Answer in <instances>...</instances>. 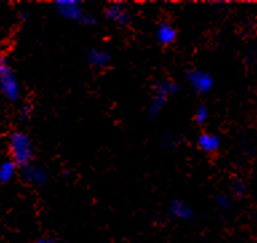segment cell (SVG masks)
Instances as JSON below:
<instances>
[{
    "label": "cell",
    "instance_id": "obj_1",
    "mask_svg": "<svg viewBox=\"0 0 257 243\" xmlns=\"http://www.w3.org/2000/svg\"><path fill=\"white\" fill-rule=\"evenodd\" d=\"M8 148H10V154H11V160L16 166L23 167L26 164L32 163L34 143H32L30 135H27L26 132H12L8 139Z\"/></svg>",
    "mask_w": 257,
    "mask_h": 243
},
{
    "label": "cell",
    "instance_id": "obj_2",
    "mask_svg": "<svg viewBox=\"0 0 257 243\" xmlns=\"http://www.w3.org/2000/svg\"><path fill=\"white\" fill-rule=\"evenodd\" d=\"M178 90H180V87L170 80H162L160 83H157L154 91H153L152 102L148 107V115L150 118H157L160 115V112L162 111V108L165 107V104L168 102L169 96L173 95Z\"/></svg>",
    "mask_w": 257,
    "mask_h": 243
},
{
    "label": "cell",
    "instance_id": "obj_3",
    "mask_svg": "<svg viewBox=\"0 0 257 243\" xmlns=\"http://www.w3.org/2000/svg\"><path fill=\"white\" fill-rule=\"evenodd\" d=\"M0 92L10 102H16L20 99V84L15 72L8 67L7 64L0 70Z\"/></svg>",
    "mask_w": 257,
    "mask_h": 243
},
{
    "label": "cell",
    "instance_id": "obj_4",
    "mask_svg": "<svg viewBox=\"0 0 257 243\" xmlns=\"http://www.w3.org/2000/svg\"><path fill=\"white\" fill-rule=\"evenodd\" d=\"M56 11L62 18L67 20H72V22H79L82 23V20L86 16L82 3L78 0H56L55 2Z\"/></svg>",
    "mask_w": 257,
    "mask_h": 243
},
{
    "label": "cell",
    "instance_id": "obj_5",
    "mask_svg": "<svg viewBox=\"0 0 257 243\" xmlns=\"http://www.w3.org/2000/svg\"><path fill=\"white\" fill-rule=\"evenodd\" d=\"M189 86L193 88V91L204 95L209 92L213 87V78L210 74L206 71H200V70H193L186 75Z\"/></svg>",
    "mask_w": 257,
    "mask_h": 243
},
{
    "label": "cell",
    "instance_id": "obj_6",
    "mask_svg": "<svg viewBox=\"0 0 257 243\" xmlns=\"http://www.w3.org/2000/svg\"><path fill=\"white\" fill-rule=\"evenodd\" d=\"M22 178L26 183L32 186H43L48 179L47 171L42 166L35 163H28L22 167Z\"/></svg>",
    "mask_w": 257,
    "mask_h": 243
},
{
    "label": "cell",
    "instance_id": "obj_7",
    "mask_svg": "<svg viewBox=\"0 0 257 243\" xmlns=\"http://www.w3.org/2000/svg\"><path fill=\"white\" fill-rule=\"evenodd\" d=\"M104 15L108 20H111L119 26H127L132 22V16L123 3H111L106 8Z\"/></svg>",
    "mask_w": 257,
    "mask_h": 243
},
{
    "label": "cell",
    "instance_id": "obj_8",
    "mask_svg": "<svg viewBox=\"0 0 257 243\" xmlns=\"http://www.w3.org/2000/svg\"><path fill=\"white\" fill-rule=\"evenodd\" d=\"M86 59H87L88 66L95 68V70H103V68H106L108 64L111 63L110 52L103 50V48L94 47L91 50H88Z\"/></svg>",
    "mask_w": 257,
    "mask_h": 243
},
{
    "label": "cell",
    "instance_id": "obj_9",
    "mask_svg": "<svg viewBox=\"0 0 257 243\" xmlns=\"http://www.w3.org/2000/svg\"><path fill=\"white\" fill-rule=\"evenodd\" d=\"M197 146L200 150H202L206 154H214L220 150L221 140L216 134H210V132H204L198 136L197 139Z\"/></svg>",
    "mask_w": 257,
    "mask_h": 243
},
{
    "label": "cell",
    "instance_id": "obj_10",
    "mask_svg": "<svg viewBox=\"0 0 257 243\" xmlns=\"http://www.w3.org/2000/svg\"><path fill=\"white\" fill-rule=\"evenodd\" d=\"M176 39L177 31L172 24L165 22V23H161L158 26V28H157V40H158V43H161L162 46H169V44L174 43Z\"/></svg>",
    "mask_w": 257,
    "mask_h": 243
},
{
    "label": "cell",
    "instance_id": "obj_11",
    "mask_svg": "<svg viewBox=\"0 0 257 243\" xmlns=\"http://www.w3.org/2000/svg\"><path fill=\"white\" fill-rule=\"evenodd\" d=\"M169 212L176 219L188 220L193 216V210L182 200H173L169 207Z\"/></svg>",
    "mask_w": 257,
    "mask_h": 243
},
{
    "label": "cell",
    "instance_id": "obj_12",
    "mask_svg": "<svg viewBox=\"0 0 257 243\" xmlns=\"http://www.w3.org/2000/svg\"><path fill=\"white\" fill-rule=\"evenodd\" d=\"M16 166L12 160H4L3 163L0 164V182L2 183H8L14 179L16 174Z\"/></svg>",
    "mask_w": 257,
    "mask_h": 243
},
{
    "label": "cell",
    "instance_id": "obj_13",
    "mask_svg": "<svg viewBox=\"0 0 257 243\" xmlns=\"http://www.w3.org/2000/svg\"><path fill=\"white\" fill-rule=\"evenodd\" d=\"M209 118V110L205 104H200L197 107L196 112H194V120H196L197 124L205 123Z\"/></svg>",
    "mask_w": 257,
    "mask_h": 243
},
{
    "label": "cell",
    "instance_id": "obj_14",
    "mask_svg": "<svg viewBox=\"0 0 257 243\" xmlns=\"http://www.w3.org/2000/svg\"><path fill=\"white\" fill-rule=\"evenodd\" d=\"M232 192L234 196H242L245 195V192H246V186H245L241 180H234L232 183Z\"/></svg>",
    "mask_w": 257,
    "mask_h": 243
},
{
    "label": "cell",
    "instance_id": "obj_15",
    "mask_svg": "<svg viewBox=\"0 0 257 243\" xmlns=\"http://www.w3.org/2000/svg\"><path fill=\"white\" fill-rule=\"evenodd\" d=\"M216 204L222 210H226V208L230 207V200L225 195H218L216 196Z\"/></svg>",
    "mask_w": 257,
    "mask_h": 243
},
{
    "label": "cell",
    "instance_id": "obj_16",
    "mask_svg": "<svg viewBox=\"0 0 257 243\" xmlns=\"http://www.w3.org/2000/svg\"><path fill=\"white\" fill-rule=\"evenodd\" d=\"M31 106H23V107L20 108V119L22 120H28L30 119V116H31Z\"/></svg>",
    "mask_w": 257,
    "mask_h": 243
},
{
    "label": "cell",
    "instance_id": "obj_17",
    "mask_svg": "<svg viewBox=\"0 0 257 243\" xmlns=\"http://www.w3.org/2000/svg\"><path fill=\"white\" fill-rule=\"evenodd\" d=\"M95 23H96L95 16L88 15V14H86V16H84L83 20H82V24H84V26H94Z\"/></svg>",
    "mask_w": 257,
    "mask_h": 243
},
{
    "label": "cell",
    "instance_id": "obj_18",
    "mask_svg": "<svg viewBox=\"0 0 257 243\" xmlns=\"http://www.w3.org/2000/svg\"><path fill=\"white\" fill-rule=\"evenodd\" d=\"M34 243H58V242H56V240H54V239H50V238H42V239L35 240Z\"/></svg>",
    "mask_w": 257,
    "mask_h": 243
},
{
    "label": "cell",
    "instance_id": "obj_19",
    "mask_svg": "<svg viewBox=\"0 0 257 243\" xmlns=\"http://www.w3.org/2000/svg\"><path fill=\"white\" fill-rule=\"evenodd\" d=\"M6 66V63H4V58H3V54L0 52V70Z\"/></svg>",
    "mask_w": 257,
    "mask_h": 243
}]
</instances>
